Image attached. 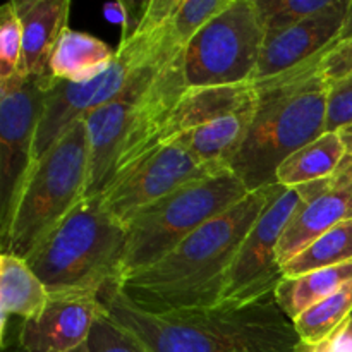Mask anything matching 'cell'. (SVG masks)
Returning a JSON list of instances; mask_svg holds the SVG:
<instances>
[{"instance_id": "cell-1", "label": "cell", "mask_w": 352, "mask_h": 352, "mask_svg": "<svg viewBox=\"0 0 352 352\" xmlns=\"http://www.w3.org/2000/svg\"><path fill=\"white\" fill-rule=\"evenodd\" d=\"M278 188L275 184L251 191L160 261L116 285L131 305L153 315L222 305L234 260Z\"/></svg>"}, {"instance_id": "cell-2", "label": "cell", "mask_w": 352, "mask_h": 352, "mask_svg": "<svg viewBox=\"0 0 352 352\" xmlns=\"http://www.w3.org/2000/svg\"><path fill=\"white\" fill-rule=\"evenodd\" d=\"M107 315L144 352H299L301 339L274 296L250 305L153 315L116 284L100 292Z\"/></svg>"}, {"instance_id": "cell-3", "label": "cell", "mask_w": 352, "mask_h": 352, "mask_svg": "<svg viewBox=\"0 0 352 352\" xmlns=\"http://www.w3.org/2000/svg\"><path fill=\"white\" fill-rule=\"evenodd\" d=\"M325 52L280 76L253 82L256 89L253 119L243 146L230 160L248 191L275 186L285 158L325 134L329 82L320 64Z\"/></svg>"}, {"instance_id": "cell-4", "label": "cell", "mask_w": 352, "mask_h": 352, "mask_svg": "<svg viewBox=\"0 0 352 352\" xmlns=\"http://www.w3.org/2000/svg\"><path fill=\"white\" fill-rule=\"evenodd\" d=\"M179 2L148 0L140 26L127 38H120L110 67L93 81L72 85L48 78L34 140V164L76 120L122 96L143 72L160 67L184 52L174 43L170 33Z\"/></svg>"}, {"instance_id": "cell-5", "label": "cell", "mask_w": 352, "mask_h": 352, "mask_svg": "<svg viewBox=\"0 0 352 352\" xmlns=\"http://www.w3.org/2000/svg\"><path fill=\"white\" fill-rule=\"evenodd\" d=\"M126 227L85 198L26 258L48 292H100L120 278Z\"/></svg>"}, {"instance_id": "cell-6", "label": "cell", "mask_w": 352, "mask_h": 352, "mask_svg": "<svg viewBox=\"0 0 352 352\" xmlns=\"http://www.w3.org/2000/svg\"><path fill=\"white\" fill-rule=\"evenodd\" d=\"M89 143L85 119H79L34 164L9 229L2 253L26 260L38 244L86 198Z\"/></svg>"}, {"instance_id": "cell-7", "label": "cell", "mask_w": 352, "mask_h": 352, "mask_svg": "<svg viewBox=\"0 0 352 352\" xmlns=\"http://www.w3.org/2000/svg\"><path fill=\"white\" fill-rule=\"evenodd\" d=\"M248 195L244 182L226 168L144 206L126 226L119 282L160 261L199 227L226 213Z\"/></svg>"}, {"instance_id": "cell-8", "label": "cell", "mask_w": 352, "mask_h": 352, "mask_svg": "<svg viewBox=\"0 0 352 352\" xmlns=\"http://www.w3.org/2000/svg\"><path fill=\"white\" fill-rule=\"evenodd\" d=\"M263 45L256 0H232L186 47V85L206 88L251 82Z\"/></svg>"}, {"instance_id": "cell-9", "label": "cell", "mask_w": 352, "mask_h": 352, "mask_svg": "<svg viewBox=\"0 0 352 352\" xmlns=\"http://www.w3.org/2000/svg\"><path fill=\"white\" fill-rule=\"evenodd\" d=\"M48 78L17 71L0 79V239L34 167V140Z\"/></svg>"}, {"instance_id": "cell-10", "label": "cell", "mask_w": 352, "mask_h": 352, "mask_svg": "<svg viewBox=\"0 0 352 352\" xmlns=\"http://www.w3.org/2000/svg\"><path fill=\"white\" fill-rule=\"evenodd\" d=\"M305 201L299 186H280L248 232L227 280L222 305H250L274 296L284 278L278 263V243L296 210Z\"/></svg>"}, {"instance_id": "cell-11", "label": "cell", "mask_w": 352, "mask_h": 352, "mask_svg": "<svg viewBox=\"0 0 352 352\" xmlns=\"http://www.w3.org/2000/svg\"><path fill=\"white\" fill-rule=\"evenodd\" d=\"M220 170L226 168L201 165L177 143L162 144L117 175L100 196V203L107 213L126 227L144 206Z\"/></svg>"}, {"instance_id": "cell-12", "label": "cell", "mask_w": 352, "mask_h": 352, "mask_svg": "<svg viewBox=\"0 0 352 352\" xmlns=\"http://www.w3.org/2000/svg\"><path fill=\"white\" fill-rule=\"evenodd\" d=\"M105 313L96 292H50L47 305L33 318L16 325V351L72 352L85 346L93 325Z\"/></svg>"}, {"instance_id": "cell-13", "label": "cell", "mask_w": 352, "mask_h": 352, "mask_svg": "<svg viewBox=\"0 0 352 352\" xmlns=\"http://www.w3.org/2000/svg\"><path fill=\"white\" fill-rule=\"evenodd\" d=\"M186 89L184 52H181L158 69L146 88L134 100L113 179L157 148L158 134Z\"/></svg>"}, {"instance_id": "cell-14", "label": "cell", "mask_w": 352, "mask_h": 352, "mask_svg": "<svg viewBox=\"0 0 352 352\" xmlns=\"http://www.w3.org/2000/svg\"><path fill=\"white\" fill-rule=\"evenodd\" d=\"M349 2L333 0L323 12L265 36L260 62L251 82H261L284 74L333 47L339 40Z\"/></svg>"}, {"instance_id": "cell-15", "label": "cell", "mask_w": 352, "mask_h": 352, "mask_svg": "<svg viewBox=\"0 0 352 352\" xmlns=\"http://www.w3.org/2000/svg\"><path fill=\"white\" fill-rule=\"evenodd\" d=\"M160 67L143 72L122 96L82 117L88 129L89 143V177L86 198H100L107 186L112 182L134 100L146 88Z\"/></svg>"}, {"instance_id": "cell-16", "label": "cell", "mask_w": 352, "mask_h": 352, "mask_svg": "<svg viewBox=\"0 0 352 352\" xmlns=\"http://www.w3.org/2000/svg\"><path fill=\"white\" fill-rule=\"evenodd\" d=\"M23 30L19 72L48 76V65L58 40L67 30L69 0H12Z\"/></svg>"}, {"instance_id": "cell-17", "label": "cell", "mask_w": 352, "mask_h": 352, "mask_svg": "<svg viewBox=\"0 0 352 352\" xmlns=\"http://www.w3.org/2000/svg\"><path fill=\"white\" fill-rule=\"evenodd\" d=\"M346 220H352V191L332 179L327 191L305 199L291 217L278 243V263L284 267L313 241Z\"/></svg>"}, {"instance_id": "cell-18", "label": "cell", "mask_w": 352, "mask_h": 352, "mask_svg": "<svg viewBox=\"0 0 352 352\" xmlns=\"http://www.w3.org/2000/svg\"><path fill=\"white\" fill-rule=\"evenodd\" d=\"M254 98H256V89H254L253 82L188 88L165 120L164 127L158 134L157 148L162 144L172 143L175 138L195 129V127L244 109Z\"/></svg>"}, {"instance_id": "cell-19", "label": "cell", "mask_w": 352, "mask_h": 352, "mask_svg": "<svg viewBox=\"0 0 352 352\" xmlns=\"http://www.w3.org/2000/svg\"><path fill=\"white\" fill-rule=\"evenodd\" d=\"M254 103L256 98L237 112L227 113L181 134L172 143H177L179 146L184 148L201 165L229 168L230 160L236 157L246 140L253 119Z\"/></svg>"}, {"instance_id": "cell-20", "label": "cell", "mask_w": 352, "mask_h": 352, "mask_svg": "<svg viewBox=\"0 0 352 352\" xmlns=\"http://www.w3.org/2000/svg\"><path fill=\"white\" fill-rule=\"evenodd\" d=\"M113 58L116 50H112L105 41L67 28L52 55L48 74L58 81L82 85L103 74Z\"/></svg>"}, {"instance_id": "cell-21", "label": "cell", "mask_w": 352, "mask_h": 352, "mask_svg": "<svg viewBox=\"0 0 352 352\" xmlns=\"http://www.w3.org/2000/svg\"><path fill=\"white\" fill-rule=\"evenodd\" d=\"M50 292L26 260L14 254H0V322L2 339L7 336L9 318L28 320L41 311Z\"/></svg>"}, {"instance_id": "cell-22", "label": "cell", "mask_w": 352, "mask_h": 352, "mask_svg": "<svg viewBox=\"0 0 352 352\" xmlns=\"http://www.w3.org/2000/svg\"><path fill=\"white\" fill-rule=\"evenodd\" d=\"M352 280V261L323 270L309 272L298 277H284L278 282L274 299L289 320L336 294L342 285Z\"/></svg>"}, {"instance_id": "cell-23", "label": "cell", "mask_w": 352, "mask_h": 352, "mask_svg": "<svg viewBox=\"0 0 352 352\" xmlns=\"http://www.w3.org/2000/svg\"><path fill=\"white\" fill-rule=\"evenodd\" d=\"M344 157L346 148L339 134L325 133L285 158L275 174V182L284 188H296L330 179L333 177Z\"/></svg>"}, {"instance_id": "cell-24", "label": "cell", "mask_w": 352, "mask_h": 352, "mask_svg": "<svg viewBox=\"0 0 352 352\" xmlns=\"http://www.w3.org/2000/svg\"><path fill=\"white\" fill-rule=\"evenodd\" d=\"M352 261V220L339 223L313 241L306 250L282 267L284 277H298Z\"/></svg>"}, {"instance_id": "cell-25", "label": "cell", "mask_w": 352, "mask_h": 352, "mask_svg": "<svg viewBox=\"0 0 352 352\" xmlns=\"http://www.w3.org/2000/svg\"><path fill=\"white\" fill-rule=\"evenodd\" d=\"M352 315V280L336 294L306 309L294 320V329L302 346H316L329 339Z\"/></svg>"}, {"instance_id": "cell-26", "label": "cell", "mask_w": 352, "mask_h": 352, "mask_svg": "<svg viewBox=\"0 0 352 352\" xmlns=\"http://www.w3.org/2000/svg\"><path fill=\"white\" fill-rule=\"evenodd\" d=\"M332 3L333 0H256L265 36L316 16L329 9Z\"/></svg>"}, {"instance_id": "cell-27", "label": "cell", "mask_w": 352, "mask_h": 352, "mask_svg": "<svg viewBox=\"0 0 352 352\" xmlns=\"http://www.w3.org/2000/svg\"><path fill=\"white\" fill-rule=\"evenodd\" d=\"M232 0H181L170 21L172 40L179 48L188 47L205 24L226 10Z\"/></svg>"}, {"instance_id": "cell-28", "label": "cell", "mask_w": 352, "mask_h": 352, "mask_svg": "<svg viewBox=\"0 0 352 352\" xmlns=\"http://www.w3.org/2000/svg\"><path fill=\"white\" fill-rule=\"evenodd\" d=\"M23 52V30L14 2L0 7V79H7L19 71Z\"/></svg>"}, {"instance_id": "cell-29", "label": "cell", "mask_w": 352, "mask_h": 352, "mask_svg": "<svg viewBox=\"0 0 352 352\" xmlns=\"http://www.w3.org/2000/svg\"><path fill=\"white\" fill-rule=\"evenodd\" d=\"M89 352H144L107 315L96 320L88 339Z\"/></svg>"}, {"instance_id": "cell-30", "label": "cell", "mask_w": 352, "mask_h": 352, "mask_svg": "<svg viewBox=\"0 0 352 352\" xmlns=\"http://www.w3.org/2000/svg\"><path fill=\"white\" fill-rule=\"evenodd\" d=\"M352 122V74L329 85L325 133H337Z\"/></svg>"}, {"instance_id": "cell-31", "label": "cell", "mask_w": 352, "mask_h": 352, "mask_svg": "<svg viewBox=\"0 0 352 352\" xmlns=\"http://www.w3.org/2000/svg\"><path fill=\"white\" fill-rule=\"evenodd\" d=\"M320 71L329 85L352 74V40L330 47L323 55Z\"/></svg>"}, {"instance_id": "cell-32", "label": "cell", "mask_w": 352, "mask_h": 352, "mask_svg": "<svg viewBox=\"0 0 352 352\" xmlns=\"http://www.w3.org/2000/svg\"><path fill=\"white\" fill-rule=\"evenodd\" d=\"M299 352H352V315L329 339L316 346H302Z\"/></svg>"}, {"instance_id": "cell-33", "label": "cell", "mask_w": 352, "mask_h": 352, "mask_svg": "<svg viewBox=\"0 0 352 352\" xmlns=\"http://www.w3.org/2000/svg\"><path fill=\"white\" fill-rule=\"evenodd\" d=\"M332 179L336 182H339V184L347 186L352 191V155H346L344 157V160L340 162L339 168H337Z\"/></svg>"}, {"instance_id": "cell-34", "label": "cell", "mask_w": 352, "mask_h": 352, "mask_svg": "<svg viewBox=\"0 0 352 352\" xmlns=\"http://www.w3.org/2000/svg\"><path fill=\"white\" fill-rule=\"evenodd\" d=\"M105 12L107 17L112 21H117L124 26L127 19V12H126V6L124 2H116V3H110V6H105Z\"/></svg>"}, {"instance_id": "cell-35", "label": "cell", "mask_w": 352, "mask_h": 352, "mask_svg": "<svg viewBox=\"0 0 352 352\" xmlns=\"http://www.w3.org/2000/svg\"><path fill=\"white\" fill-rule=\"evenodd\" d=\"M349 40H352V0L349 2V9H347L346 19H344L342 30H340L337 43H344V41H349Z\"/></svg>"}, {"instance_id": "cell-36", "label": "cell", "mask_w": 352, "mask_h": 352, "mask_svg": "<svg viewBox=\"0 0 352 352\" xmlns=\"http://www.w3.org/2000/svg\"><path fill=\"white\" fill-rule=\"evenodd\" d=\"M337 134H339L340 141H342L344 148H346V155H352V122L337 131Z\"/></svg>"}, {"instance_id": "cell-37", "label": "cell", "mask_w": 352, "mask_h": 352, "mask_svg": "<svg viewBox=\"0 0 352 352\" xmlns=\"http://www.w3.org/2000/svg\"><path fill=\"white\" fill-rule=\"evenodd\" d=\"M72 352H89V349H88V342H86L85 346L78 347V349H76V351H72Z\"/></svg>"}]
</instances>
